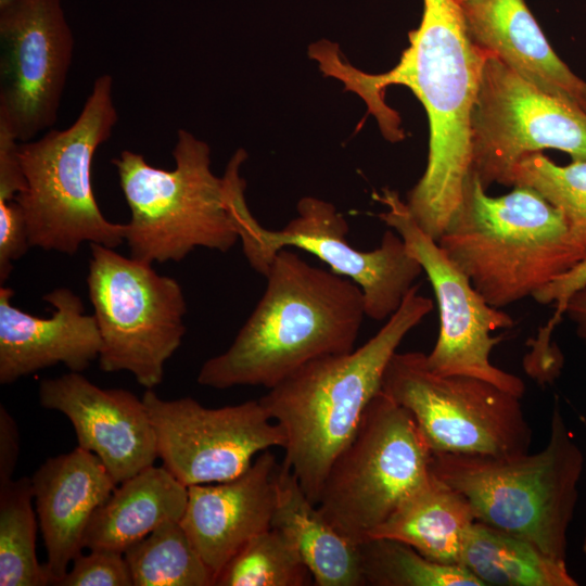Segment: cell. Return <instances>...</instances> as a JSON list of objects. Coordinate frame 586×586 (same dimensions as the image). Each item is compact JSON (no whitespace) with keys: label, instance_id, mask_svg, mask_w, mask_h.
Returning a JSON list of instances; mask_svg holds the SVG:
<instances>
[{"label":"cell","instance_id":"9","mask_svg":"<svg viewBox=\"0 0 586 586\" xmlns=\"http://www.w3.org/2000/svg\"><path fill=\"white\" fill-rule=\"evenodd\" d=\"M432 451L411 413L382 390L332 463L317 506L360 544L432 475Z\"/></svg>","mask_w":586,"mask_h":586},{"label":"cell","instance_id":"21","mask_svg":"<svg viewBox=\"0 0 586 586\" xmlns=\"http://www.w3.org/2000/svg\"><path fill=\"white\" fill-rule=\"evenodd\" d=\"M119 484L93 513L85 548L124 553L165 522H181L188 486L164 466H150Z\"/></svg>","mask_w":586,"mask_h":586},{"label":"cell","instance_id":"8","mask_svg":"<svg viewBox=\"0 0 586 586\" xmlns=\"http://www.w3.org/2000/svg\"><path fill=\"white\" fill-rule=\"evenodd\" d=\"M246 157L244 150H238L224 177L228 208L250 266L265 276L279 251L303 250L360 288L367 317L375 321L390 318L423 272L400 235L393 229L387 230L377 249L357 250L346 238L348 225L344 216L330 202L314 196L298 201L296 217L283 229L265 228L250 211L244 196L241 167Z\"/></svg>","mask_w":586,"mask_h":586},{"label":"cell","instance_id":"24","mask_svg":"<svg viewBox=\"0 0 586 586\" xmlns=\"http://www.w3.org/2000/svg\"><path fill=\"white\" fill-rule=\"evenodd\" d=\"M460 565L484 585L576 586L565 561L532 543L474 521L462 545Z\"/></svg>","mask_w":586,"mask_h":586},{"label":"cell","instance_id":"10","mask_svg":"<svg viewBox=\"0 0 586 586\" xmlns=\"http://www.w3.org/2000/svg\"><path fill=\"white\" fill-rule=\"evenodd\" d=\"M89 244L87 285L102 340L99 367L127 371L146 390L154 388L187 331L182 289L150 263Z\"/></svg>","mask_w":586,"mask_h":586},{"label":"cell","instance_id":"13","mask_svg":"<svg viewBox=\"0 0 586 586\" xmlns=\"http://www.w3.org/2000/svg\"><path fill=\"white\" fill-rule=\"evenodd\" d=\"M374 199L386 206L379 218L400 235L435 294L440 330L433 349L425 354L429 369L442 375L479 378L522 397L523 381L489 359L493 348L502 341L501 335L492 333L512 328V317L485 302L437 241L417 225L396 191L384 188Z\"/></svg>","mask_w":586,"mask_h":586},{"label":"cell","instance_id":"12","mask_svg":"<svg viewBox=\"0 0 586 586\" xmlns=\"http://www.w3.org/2000/svg\"><path fill=\"white\" fill-rule=\"evenodd\" d=\"M543 149L586 161V112L485 53L472 113V171L485 190L493 183L509 187L514 165Z\"/></svg>","mask_w":586,"mask_h":586},{"label":"cell","instance_id":"17","mask_svg":"<svg viewBox=\"0 0 586 586\" xmlns=\"http://www.w3.org/2000/svg\"><path fill=\"white\" fill-rule=\"evenodd\" d=\"M14 291L0 286V383L11 384L47 367L63 364L82 372L98 359L102 340L93 315L67 288L43 296L49 318L27 314L12 304Z\"/></svg>","mask_w":586,"mask_h":586},{"label":"cell","instance_id":"30","mask_svg":"<svg viewBox=\"0 0 586 586\" xmlns=\"http://www.w3.org/2000/svg\"><path fill=\"white\" fill-rule=\"evenodd\" d=\"M58 586H133L124 553L113 550H90L73 561V568Z\"/></svg>","mask_w":586,"mask_h":586},{"label":"cell","instance_id":"19","mask_svg":"<svg viewBox=\"0 0 586 586\" xmlns=\"http://www.w3.org/2000/svg\"><path fill=\"white\" fill-rule=\"evenodd\" d=\"M30 479L47 551L43 566L50 585H56L85 548L89 522L117 483L94 454L79 446L48 458Z\"/></svg>","mask_w":586,"mask_h":586},{"label":"cell","instance_id":"2","mask_svg":"<svg viewBox=\"0 0 586 586\" xmlns=\"http://www.w3.org/2000/svg\"><path fill=\"white\" fill-rule=\"evenodd\" d=\"M264 277L257 305L231 345L202 365L199 384L268 390L309 361L355 349L367 315L362 291L352 280L291 249L275 255Z\"/></svg>","mask_w":586,"mask_h":586},{"label":"cell","instance_id":"25","mask_svg":"<svg viewBox=\"0 0 586 586\" xmlns=\"http://www.w3.org/2000/svg\"><path fill=\"white\" fill-rule=\"evenodd\" d=\"M133 586H212L214 575L181 522H165L124 552Z\"/></svg>","mask_w":586,"mask_h":586},{"label":"cell","instance_id":"36","mask_svg":"<svg viewBox=\"0 0 586 586\" xmlns=\"http://www.w3.org/2000/svg\"><path fill=\"white\" fill-rule=\"evenodd\" d=\"M12 0H0V8L8 4L9 2H11Z\"/></svg>","mask_w":586,"mask_h":586},{"label":"cell","instance_id":"14","mask_svg":"<svg viewBox=\"0 0 586 586\" xmlns=\"http://www.w3.org/2000/svg\"><path fill=\"white\" fill-rule=\"evenodd\" d=\"M142 400L163 466L188 487L232 480L260 453L285 443L259 399L208 408L192 397L166 400L148 388Z\"/></svg>","mask_w":586,"mask_h":586},{"label":"cell","instance_id":"1","mask_svg":"<svg viewBox=\"0 0 586 586\" xmlns=\"http://www.w3.org/2000/svg\"><path fill=\"white\" fill-rule=\"evenodd\" d=\"M320 71L357 93L383 135L403 138L399 117L384 101L392 85L409 88L423 105L430 126L428 164L405 202L417 225L435 241L459 208L472 170V113L485 53L470 39L456 0H423L409 47L388 72L368 74L352 66L337 46L321 40L309 48Z\"/></svg>","mask_w":586,"mask_h":586},{"label":"cell","instance_id":"7","mask_svg":"<svg viewBox=\"0 0 586 586\" xmlns=\"http://www.w3.org/2000/svg\"><path fill=\"white\" fill-rule=\"evenodd\" d=\"M173 156L171 170L129 150L112 160L131 214L125 238L130 256L153 264L180 262L196 247L228 252L239 235L208 145L180 129Z\"/></svg>","mask_w":586,"mask_h":586},{"label":"cell","instance_id":"15","mask_svg":"<svg viewBox=\"0 0 586 586\" xmlns=\"http://www.w3.org/2000/svg\"><path fill=\"white\" fill-rule=\"evenodd\" d=\"M73 50L61 0H12L0 8V122L18 142L58 119Z\"/></svg>","mask_w":586,"mask_h":586},{"label":"cell","instance_id":"4","mask_svg":"<svg viewBox=\"0 0 586 586\" xmlns=\"http://www.w3.org/2000/svg\"><path fill=\"white\" fill-rule=\"evenodd\" d=\"M491 196L471 170L437 243L487 304L533 297L586 258L561 212L534 189Z\"/></svg>","mask_w":586,"mask_h":586},{"label":"cell","instance_id":"34","mask_svg":"<svg viewBox=\"0 0 586 586\" xmlns=\"http://www.w3.org/2000/svg\"><path fill=\"white\" fill-rule=\"evenodd\" d=\"M564 314L575 324L577 336L586 345V286L575 291L568 298Z\"/></svg>","mask_w":586,"mask_h":586},{"label":"cell","instance_id":"6","mask_svg":"<svg viewBox=\"0 0 586 586\" xmlns=\"http://www.w3.org/2000/svg\"><path fill=\"white\" fill-rule=\"evenodd\" d=\"M118 114L113 79L99 76L77 119L64 130H50L35 141L20 142L25 189L15 200L31 247L74 255L85 242L116 249L126 224L107 220L93 193L92 162L112 133Z\"/></svg>","mask_w":586,"mask_h":586},{"label":"cell","instance_id":"23","mask_svg":"<svg viewBox=\"0 0 586 586\" xmlns=\"http://www.w3.org/2000/svg\"><path fill=\"white\" fill-rule=\"evenodd\" d=\"M474 521L467 498L432 472L368 539L398 540L432 561L460 565L463 539Z\"/></svg>","mask_w":586,"mask_h":586},{"label":"cell","instance_id":"32","mask_svg":"<svg viewBox=\"0 0 586 586\" xmlns=\"http://www.w3.org/2000/svg\"><path fill=\"white\" fill-rule=\"evenodd\" d=\"M584 286H586V258L533 296L539 304L556 305L555 314L545 327L546 330L552 332L564 314L568 298Z\"/></svg>","mask_w":586,"mask_h":586},{"label":"cell","instance_id":"3","mask_svg":"<svg viewBox=\"0 0 586 586\" xmlns=\"http://www.w3.org/2000/svg\"><path fill=\"white\" fill-rule=\"evenodd\" d=\"M408 292L398 309L364 345L304 365L259 398L285 437L284 459L316 504L327 474L355 436L384 371L405 336L431 313L433 301Z\"/></svg>","mask_w":586,"mask_h":586},{"label":"cell","instance_id":"33","mask_svg":"<svg viewBox=\"0 0 586 586\" xmlns=\"http://www.w3.org/2000/svg\"><path fill=\"white\" fill-rule=\"evenodd\" d=\"M20 454V433L14 418L0 406V486L13 480Z\"/></svg>","mask_w":586,"mask_h":586},{"label":"cell","instance_id":"22","mask_svg":"<svg viewBox=\"0 0 586 586\" xmlns=\"http://www.w3.org/2000/svg\"><path fill=\"white\" fill-rule=\"evenodd\" d=\"M271 527L297 548L317 586H365L359 544L340 533L280 463Z\"/></svg>","mask_w":586,"mask_h":586},{"label":"cell","instance_id":"16","mask_svg":"<svg viewBox=\"0 0 586 586\" xmlns=\"http://www.w3.org/2000/svg\"><path fill=\"white\" fill-rule=\"evenodd\" d=\"M40 405L71 421L78 446L94 454L119 484L158 457L157 442L142 400L124 388H103L81 372L43 379Z\"/></svg>","mask_w":586,"mask_h":586},{"label":"cell","instance_id":"5","mask_svg":"<svg viewBox=\"0 0 586 586\" xmlns=\"http://www.w3.org/2000/svg\"><path fill=\"white\" fill-rule=\"evenodd\" d=\"M584 455L555 403L550 436L536 454L432 453V472L461 493L476 521L525 539L565 561ZM566 562V561H565Z\"/></svg>","mask_w":586,"mask_h":586},{"label":"cell","instance_id":"28","mask_svg":"<svg viewBox=\"0 0 586 586\" xmlns=\"http://www.w3.org/2000/svg\"><path fill=\"white\" fill-rule=\"evenodd\" d=\"M313 575L295 545L270 527L246 543L222 568L214 586H307Z\"/></svg>","mask_w":586,"mask_h":586},{"label":"cell","instance_id":"11","mask_svg":"<svg viewBox=\"0 0 586 586\" xmlns=\"http://www.w3.org/2000/svg\"><path fill=\"white\" fill-rule=\"evenodd\" d=\"M381 390L411 413L432 453L505 456L532 444L521 397L479 378L437 374L424 353L396 352Z\"/></svg>","mask_w":586,"mask_h":586},{"label":"cell","instance_id":"18","mask_svg":"<svg viewBox=\"0 0 586 586\" xmlns=\"http://www.w3.org/2000/svg\"><path fill=\"white\" fill-rule=\"evenodd\" d=\"M279 466L269 449L232 480L188 487L181 524L214 579L246 543L271 527Z\"/></svg>","mask_w":586,"mask_h":586},{"label":"cell","instance_id":"27","mask_svg":"<svg viewBox=\"0 0 586 586\" xmlns=\"http://www.w3.org/2000/svg\"><path fill=\"white\" fill-rule=\"evenodd\" d=\"M359 547L365 585L483 586L463 566L432 561L398 540L373 538Z\"/></svg>","mask_w":586,"mask_h":586},{"label":"cell","instance_id":"20","mask_svg":"<svg viewBox=\"0 0 586 586\" xmlns=\"http://www.w3.org/2000/svg\"><path fill=\"white\" fill-rule=\"evenodd\" d=\"M471 41L540 91L586 112V81L552 50L524 0H456Z\"/></svg>","mask_w":586,"mask_h":586},{"label":"cell","instance_id":"31","mask_svg":"<svg viewBox=\"0 0 586 586\" xmlns=\"http://www.w3.org/2000/svg\"><path fill=\"white\" fill-rule=\"evenodd\" d=\"M31 247L24 213L15 199H0V283L9 278L13 263Z\"/></svg>","mask_w":586,"mask_h":586},{"label":"cell","instance_id":"26","mask_svg":"<svg viewBox=\"0 0 586 586\" xmlns=\"http://www.w3.org/2000/svg\"><path fill=\"white\" fill-rule=\"evenodd\" d=\"M33 499L28 476L0 486V586L50 585L36 555Z\"/></svg>","mask_w":586,"mask_h":586},{"label":"cell","instance_id":"35","mask_svg":"<svg viewBox=\"0 0 586 586\" xmlns=\"http://www.w3.org/2000/svg\"><path fill=\"white\" fill-rule=\"evenodd\" d=\"M582 549H583V552L586 553V533H585V536H584Z\"/></svg>","mask_w":586,"mask_h":586},{"label":"cell","instance_id":"29","mask_svg":"<svg viewBox=\"0 0 586 586\" xmlns=\"http://www.w3.org/2000/svg\"><path fill=\"white\" fill-rule=\"evenodd\" d=\"M534 189L563 215L576 243L586 251V161L560 166L542 152L523 156L512 168L509 187Z\"/></svg>","mask_w":586,"mask_h":586}]
</instances>
